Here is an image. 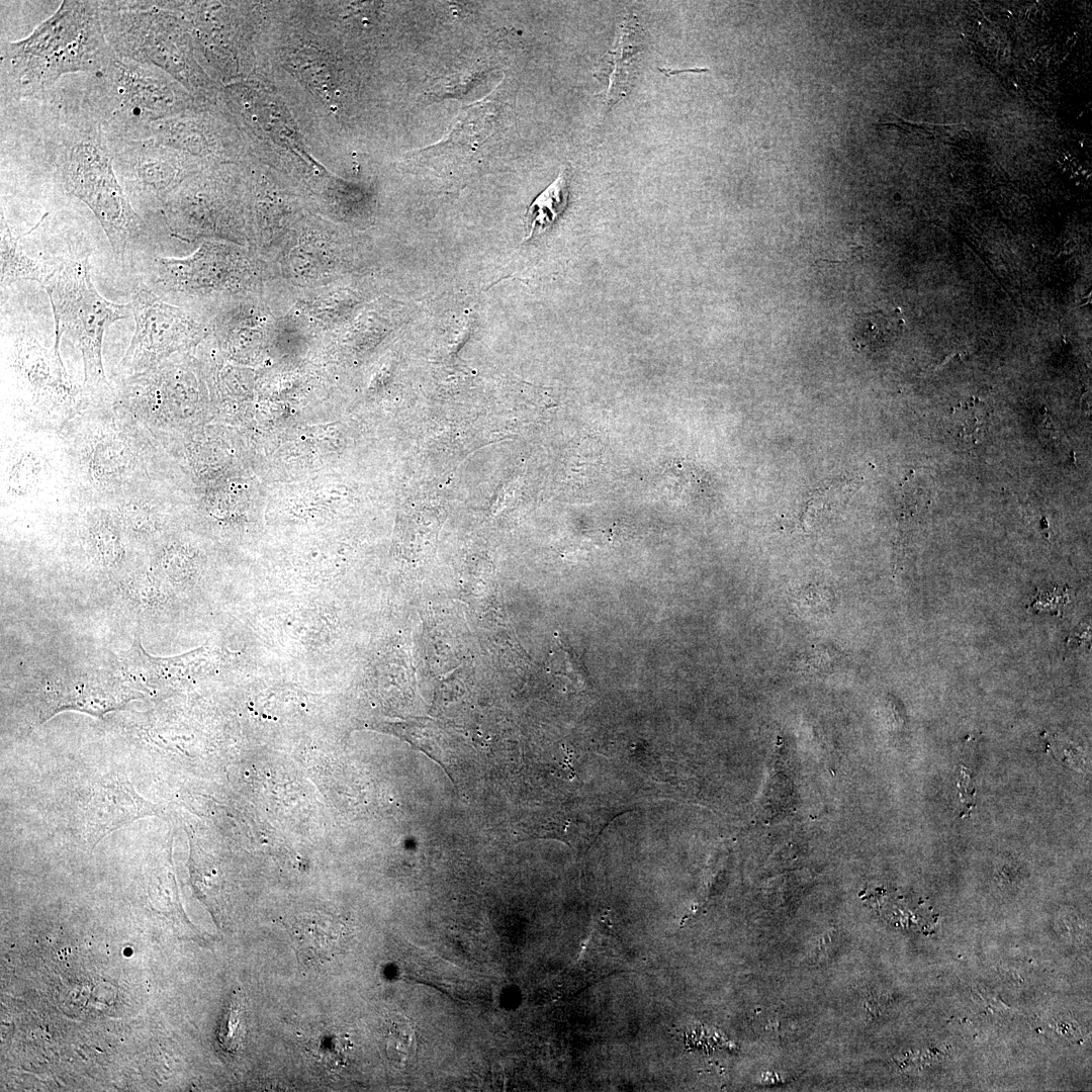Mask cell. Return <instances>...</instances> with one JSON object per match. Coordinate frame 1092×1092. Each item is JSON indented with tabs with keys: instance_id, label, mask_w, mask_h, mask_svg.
<instances>
[{
	"instance_id": "7c38bea8",
	"label": "cell",
	"mask_w": 1092,
	"mask_h": 1092,
	"mask_svg": "<svg viewBox=\"0 0 1092 1092\" xmlns=\"http://www.w3.org/2000/svg\"><path fill=\"white\" fill-rule=\"evenodd\" d=\"M174 486L140 492L110 506L129 546L153 549L166 538L172 518Z\"/></svg>"
},
{
	"instance_id": "9a60e30c",
	"label": "cell",
	"mask_w": 1092,
	"mask_h": 1092,
	"mask_svg": "<svg viewBox=\"0 0 1092 1092\" xmlns=\"http://www.w3.org/2000/svg\"><path fill=\"white\" fill-rule=\"evenodd\" d=\"M568 200V172L559 176L531 203L527 211V240L550 228L564 211Z\"/></svg>"
},
{
	"instance_id": "52a82bcc",
	"label": "cell",
	"mask_w": 1092,
	"mask_h": 1092,
	"mask_svg": "<svg viewBox=\"0 0 1092 1092\" xmlns=\"http://www.w3.org/2000/svg\"><path fill=\"white\" fill-rule=\"evenodd\" d=\"M70 503L58 432L1 427L2 519L33 520Z\"/></svg>"
},
{
	"instance_id": "4fadbf2b",
	"label": "cell",
	"mask_w": 1092,
	"mask_h": 1092,
	"mask_svg": "<svg viewBox=\"0 0 1092 1092\" xmlns=\"http://www.w3.org/2000/svg\"><path fill=\"white\" fill-rule=\"evenodd\" d=\"M641 39L636 19L632 16L625 19L616 48L612 52L613 67L607 98L610 105L622 98L631 84V76L637 68L642 52Z\"/></svg>"
},
{
	"instance_id": "e0dca14e",
	"label": "cell",
	"mask_w": 1092,
	"mask_h": 1092,
	"mask_svg": "<svg viewBox=\"0 0 1092 1092\" xmlns=\"http://www.w3.org/2000/svg\"><path fill=\"white\" fill-rule=\"evenodd\" d=\"M343 932L330 925L302 923L293 932L299 960L323 962L336 951Z\"/></svg>"
},
{
	"instance_id": "5bb4252c",
	"label": "cell",
	"mask_w": 1092,
	"mask_h": 1092,
	"mask_svg": "<svg viewBox=\"0 0 1092 1092\" xmlns=\"http://www.w3.org/2000/svg\"><path fill=\"white\" fill-rule=\"evenodd\" d=\"M0 235L1 287L19 280H33L42 284L54 267L40 264L23 253L2 211Z\"/></svg>"
},
{
	"instance_id": "6da1fadb",
	"label": "cell",
	"mask_w": 1092,
	"mask_h": 1092,
	"mask_svg": "<svg viewBox=\"0 0 1092 1092\" xmlns=\"http://www.w3.org/2000/svg\"><path fill=\"white\" fill-rule=\"evenodd\" d=\"M113 397L88 400L58 432L72 503L111 505L175 484L171 456Z\"/></svg>"
},
{
	"instance_id": "2e32d148",
	"label": "cell",
	"mask_w": 1092,
	"mask_h": 1092,
	"mask_svg": "<svg viewBox=\"0 0 1092 1092\" xmlns=\"http://www.w3.org/2000/svg\"><path fill=\"white\" fill-rule=\"evenodd\" d=\"M904 322L897 312L876 310L860 315L854 324L853 341L861 349H878L892 342Z\"/></svg>"
},
{
	"instance_id": "30bf717a",
	"label": "cell",
	"mask_w": 1092,
	"mask_h": 1092,
	"mask_svg": "<svg viewBox=\"0 0 1092 1092\" xmlns=\"http://www.w3.org/2000/svg\"><path fill=\"white\" fill-rule=\"evenodd\" d=\"M130 305L135 328L120 361L118 378L158 366L201 335L199 325L144 283L135 286Z\"/></svg>"
},
{
	"instance_id": "8992f818",
	"label": "cell",
	"mask_w": 1092,
	"mask_h": 1092,
	"mask_svg": "<svg viewBox=\"0 0 1092 1092\" xmlns=\"http://www.w3.org/2000/svg\"><path fill=\"white\" fill-rule=\"evenodd\" d=\"M41 285L53 308L55 342L60 344L62 335L68 334L81 352L87 398L113 397V383L107 379L102 362V341L112 323L130 316V303H114L98 293L91 280L88 257L54 267Z\"/></svg>"
},
{
	"instance_id": "ba28073f",
	"label": "cell",
	"mask_w": 1092,
	"mask_h": 1092,
	"mask_svg": "<svg viewBox=\"0 0 1092 1092\" xmlns=\"http://www.w3.org/2000/svg\"><path fill=\"white\" fill-rule=\"evenodd\" d=\"M99 14L117 56L151 63L186 83L193 80L183 25L169 2L99 1Z\"/></svg>"
},
{
	"instance_id": "9c48e42d",
	"label": "cell",
	"mask_w": 1092,
	"mask_h": 1092,
	"mask_svg": "<svg viewBox=\"0 0 1092 1092\" xmlns=\"http://www.w3.org/2000/svg\"><path fill=\"white\" fill-rule=\"evenodd\" d=\"M112 383L115 403L157 440L176 435L179 427L200 410L194 374L174 359Z\"/></svg>"
},
{
	"instance_id": "8fae6325",
	"label": "cell",
	"mask_w": 1092,
	"mask_h": 1092,
	"mask_svg": "<svg viewBox=\"0 0 1092 1092\" xmlns=\"http://www.w3.org/2000/svg\"><path fill=\"white\" fill-rule=\"evenodd\" d=\"M108 145L115 174L132 207L159 213L183 178L185 161L176 149L153 138L108 140Z\"/></svg>"
},
{
	"instance_id": "7a4b0ae2",
	"label": "cell",
	"mask_w": 1092,
	"mask_h": 1092,
	"mask_svg": "<svg viewBox=\"0 0 1092 1092\" xmlns=\"http://www.w3.org/2000/svg\"><path fill=\"white\" fill-rule=\"evenodd\" d=\"M49 106L44 147L55 177L99 220L114 254L124 261L147 236L146 222L132 207L113 168L108 140L82 101Z\"/></svg>"
},
{
	"instance_id": "277c9868",
	"label": "cell",
	"mask_w": 1092,
	"mask_h": 1092,
	"mask_svg": "<svg viewBox=\"0 0 1092 1092\" xmlns=\"http://www.w3.org/2000/svg\"><path fill=\"white\" fill-rule=\"evenodd\" d=\"M89 399L68 373L60 344L21 331L2 354L1 427L59 432Z\"/></svg>"
},
{
	"instance_id": "ac0fdd59",
	"label": "cell",
	"mask_w": 1092,
	"mask_h": 1092,
	"mask_svg": "<svg viewBox=\"0 0 1092 1092\" xmlns=\"http://www.w3.org/2000/svg\"><path fill=\"white\" fill-rule=\"evenodd\" d=\"M416 1051L417 1037L412 1021L402 1015L395 1016L386 1036V1053L390 1063L404 1068L412 1063Z\"/></svg>"
},
{
	"instance_id": "3957f363",
	"label": "cell",
	"mask_w": 1092,
	"mask_h": 1092,
	"mask_svg": "<svg viewBox=\"0 0 1092 1092\" xmlns=\"http://www.w3.org/2000/svg\"><path fill=\"white\" fill-rule=\"evenodd\" d=\"M114 56L101 24L99 1H63L29 36L2 42L1 102L50 99L62 75L96 74Z\"/></svg>"
},
{
	"instance_id": "d6986e66",
	"label": "cell",
	"mask_w": 1092,
	"mask_h": 1092,
	"mask_svg": "<svg viewBox=\"0 0 1092 1092\" xmlns=\"http://www.w3.org/2000/svg\"><path fill=\"white\" fill-rule=\"evenodd\" d=\"M219 1041L229 1052L239 1049L243 1037V1000L240 993L233 994L219 1028Z\"/></svg>"
},
{
	"instance_id": "ffe728a7",
	"label": "cell",
	"mask_w": 1092,
	"mask_h": 1092,
	"mask_svg": "<svg viewBox=\"0 0 1092 1092\" xmlns=\"http://www.w3.org/2000/svg\"><path fill=\"white\" fill-rule=\"evenodd\" d=\"M836 658V650L831 649L828 646H818L805 654L804 658H802V663L810 668L811 671H825L834 664Z\"/></svg>"
},
{
	"instance_id": "5b68a950",
	"label": "cell",
	"mask_w": 1092,
	"mask_h": 1092,
	"mask_svg": "<svg viewBox=\"0 0 1092 1092\" xmlns=\"http://www.w3.org/2000/svg\"><path fill=\"white\" fill-rule=\"evenodd\" d=\"M82 102L108 140L149 139L153 124L177 114L186 95L164 70L115 54L89 75Z\"/></svg>"
}]
</instances>
